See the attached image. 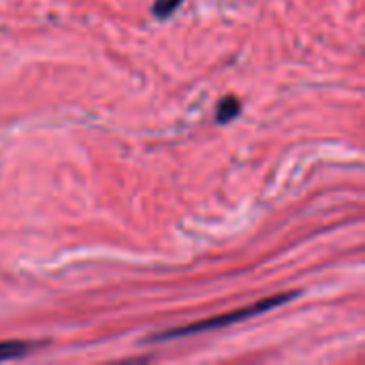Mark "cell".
Instances as JSON below:
<instances>
[{
  "label": "cell",
  "instance_id": "1",
  "mask_svg": "<svg viewBox=\"0 0 365 365\" xmlns=\"http://www.w3.org/2000/svg\"><path fill=\"white\" fill-rule=\"evenodd\" d=\"M299 293H284V295H274L269 299H263V302H257L252 306H246V308H240L235 312H229V314H220V317H214V319H205V321H199V323H190L186 327H178V329H169V331H163V334H154L152 338H148V342H167V340H180V338H186V336H197V334H207V331H216V329H222V327H229V325H235V323H242V321H248V319H255L272 308H278L291 299H295Z\"/></svg>",
  "mask_w": 365,
  "mask_h": 365
},
{
  "label": "cell",
  "instance_id": "2",
  "mask_svg": "<svg viewBox=\"0 0 365 365\" xmlns=\"http://www.w3.org/2000/svg\"><path fill=\"white\" fill-rule=\"evenodd\" d=\"M30 351H32V344L21 342V340H6V342H0V364L21 359V357L28 355Z\"/></svg>",
  "mask_w": 365,
  "mask_h": 365
},
{
  "label": "cell",
  "instance_id": "4",
  "mask_svg": "<svg viewBox=\"0 0 365 365\" xmlns=\"http://www.w3.org/2000/svg\"><path fill=\"white\" fill-rule=\"evenodd\" d=\"M184 0H154V6H152V13L160 19L169 17L171 13L178 11V6L182 4Z\"/></svg>",
  "mask_w": 365,
  "mask_h": 365
},
{
  "label": "cell",
  "instance_id": "3",
  "mask_svg": "<svg viewBox=\"0 0 365 365\" xmlns=\"http://www.w3.org/2000/svg\"><path fill=\"white\" fill-rule=\"evenodd\" d=\"M242 111V105L235 96H227L218 103V109H216V122L218 124H227L231 120H235Z\"/></svg>",
  "mask_w": 365,
  "mask_h": 365
}]
</instances>
